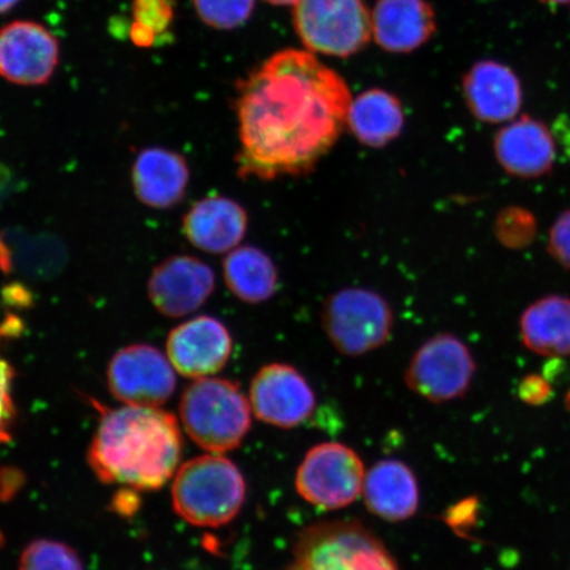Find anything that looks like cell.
Returning <instances> with one entry per match:
<instances>
[{"mask_svg":"<svg viewBox=\"0 0 570 570\" xmlns=\"http://www.w3.org/2000/svg\"><path fill=\"white\" fill-rule=\"evenodd\" d=\"M352 99L344 78L306 49L271 56L238 85L239 177L311 174L337 145Z\"/></svg>","mask_w":570,"mask_h":570,"instance_id":"1","label":"cell"},{"mask_svg":"<svg viewBox=\"0 0 570 570\" xmlns=\"http://www.w3.org/2000/svg\"><path fill=\"white\" fill-rule=\"evenodd\" d=\"M181 454V431L173 413L125 404L102 411L88 462L104 483L148 491L173 479Z\"/></svg>","mask_w":570,"mask_h":570,"instance_id":"2","label":"cell"},{"mask_svg":"<svg viewBox=\"0 0 570 570\" xmlns=\"http://www.w3.org/2000/svg\"><path fill=\"white\" fill-rule=\"evenodd\" d=\"M246 482L237 465L220 454H206L178 468L173 483L176 514L196 527L217 529L237 518Z\"/></svg>","mask_w":570,"mask_h":570,"instance_id":"3","label":"cell"},{"mask_svg":"<svg viewBox=\"0 0 570 570\" xmlns=\"http://www.w3.org/2000/svg\"><path fill=\"white\" fill-rule=\"evenodd\" d=\"M252 404L237 383L199 377L185 389L180 417L185 432L204 451L223 454L237 449L252 430Z\"/></svg>","mask_w":570,"mask_h":570,"instance_id":"4","label":"cell"},{"mask_svg":"<svg viewBox=\"0 0 570 570\" xmlns=\"http://www.w3.org/2000/svg\"><path fill=\"white\" fill-rule=\"evenodd\" d=\"M289 570H399L386 546L355 520L306 527L296 539Z\"/></svg>","mask_w":570,"mask_h":570,"instance_id":"5","label":"cell"},{"mask_svg":"<svg viewBox=\"0 0 570 570\" xmlns=\"http://www.w3.org/2000/svg\"><path fill=\"white\" fill-rule=\"evenodd\" d=\"M321 324L341 354L358 356L390 340L394 315L382 295L367 288H342L326 298Z\"/></svg>","mask_w":570,"mask_h":570,"instance_id":"6","label":"cell"},{"mask_svg":"<svg viewBox=\"0 0 570 570\" xmlns=\"http://www.w3.org/2000/svg\"><path fill=\"white\" fill-rule=\"evenodd\" d=\"M294 24L306 51L341 59L361 52L373 36L363 0H298Z\"/></svg>","mask_w":570,"mask_h":570,"instance_id":"7","label":"cell"},{"mask_svg":"<svg viewBox=\"0 0 570 570\" xmlns=\"http://www.w3.org/2000/svg\"><path fill=\"white\" fill-rule=\"evenodd\" d=\"M365 465L351 446L324 443L306 453L296 473L304 501L326 511L347 508L362 494Z\"/></svg>","mask_w":570,"mask_h":570,"instance_id":"8","label":"cell"},{"mask_svg":"<svg viewBox=\"0 0 570 570\" xmlns=\"http://www.w3.org/2000/svg\"><path fill=\"white\" fill-rule=\"evenodd\" d=\"M475 362L463 342L441 333L420 346L404 381L411 391L431 403H448L466 394L472 386Z\"/></svg>","mask_w":570,"mask_h":570,"instance_id":"9","label":"cell"},{"mask_svg":"<svg viewBox=\"0 0 570 570\" xmlns=\"http://www.w3.org/2000/svg\"><path fill=\"white\" fill-rule=\"evenodd\" d=\"M107 386L127 405L160 407L176 390L173 363L151 345H131L112 356Z\"/></svg>","mask_w":570,"mask_h":570,"instance_id":"10","label":"cell"},{"mask_svg":"<svg viewBox=\"0 0 570 570\" xmlns=\"http://www.w3.org/2000/svg\"><path fill=\"white\" fill-rule=\"evenodd\" d=\"M248 401L256 419L283 430L302 425L316 409L311 384L287 363L263 366L249 386Z\"/></svg>","mask_w":570,"mask_h":570,"instance_id":"11","label":"cell"},{"mask_svg":"<svg viewBox=\"0 0 570 570\" xmlns=\"http://www.w3.org/2000/svg\"><path fill=\"white\" fill-rule=\"evenodd\" d=\"M59 59V41L45 26L17 20L0 28V77L4 80L39 87L51 80Z\"/></svg>","mask_w":570,"mask_h":570,"instance_id":"12","label":"cell"},{"mask_svg":"<svg viewBox=\"0 0 570 570\" xmlns=\"http://www.w3.org/2000/svg\"><path fill=\"white\" fill-rule=\"evenodd\" d=\"M214 289V271L189 255L170 256L154 269L148 282L149 301L161 315L174 318L202 308Z\"/></svg>","mask_w":570,"mask_h":570,"instance_id":"13","label":"cell"},{"mask_svg":"<svg viewBox=\"0 0 570 570\" xmlns=\"http://www.w3.org/2000/svg\"><path fill=\"white\" fill-rule=\"evenodd\" d=\"M233 353L229 330L216 317L198 316L178 325L167 341V355L183 376H212L223 370Z\"/></svg>","mask_w":570,"mask_h":570,"instance_id":"14","label":"cell"},{"mask_svg":"<svg viewBox=\"0 0 570 570\" xmlns=\"http://www.w3.org/2000/svg\"><path fill=\"white\" fill-rule=\"evenodd\" d=\"M462 89L470 112L482 122H508L522 107V85L514 71L502 62L474 63L463 76Z\"/></svg>","mask_w":570,"mask_h":570,"instance_id":"15","label":"cell"},{"mask_svg":"<svg viewBox=\"0 0 570 570\" xmlns=\"http://www.w3.org/2000/svg\"><path fill=\"white\" fill-rule=\"evenodd\" d=\"M436 28V13L426 0H377L372 12L374 40L390 53L416 51Z\"/></svg>","mask_w":570,"mask_h":570,"instance_id":"16","label":"cell"},{"mask_svg":"<svg viewBox=\"0 0 570 570\" xmlns=\"http://www.w3.org/2000/svg\"><path fill=\"white\" fill-rule=\"evenodd\" d=\"M247 212L227 197L199 199L184 217L183 229L191 245L209 254H226L244 240Z\"/></svg>","mask_w":570,"mask_h":570,"instance_id":"17","label":"cell"},{"mask_svg":"<svg viewBox=\"0 0 570 570\" xmlns=\"http://www.w3.org/2000/svg\"><path fill=\"white\" fill-rule=\"evenodd\" d=\"M131 175L139 202L161 210L183 202L190 177L184 156L159 147L142 149L134 161Z\"/></svg>","mask_w":570,"mask_h":570,"instance_id":"18","label":"cell"},{"mask_svg":"<svg viewBox=\"0 0 570 570\" xmlns=\"http://www.w3.org/2000/svg\"><path fill=\"white\" fill-rule=\"evenodd\" d=\"M494 148L499 164L509 174L524 178L543 176L556 159L551 131L531 117L502 128L497 134Z\"/></svg>","mask_w":570,"mask_h":570,"instance_id":"19","label":"cell"},{"mask_svg":"<svg viewBox=\"0 0 570 570\" xmlns=\"http://www.w3.org/2000/svg\"><path fill=\"white\" fill-rule=\"evenodd\" d=\"M366 508L387 522H404L419 509V483L404 462L383 460L366 473L362 489Z\"/></svg>","mask_w":570,"mask_h":570,"instance_id":"20","label":"cell"},{"mask_svg":"<svg viewBox=\"0 0 570 570\" xmlns=\"http://www.w3.org/2000/svg\"><path fill=\"white\" fill-rule=\"evenodd\" d=\"M405 114L401 99L383 89H368L352 99L346 127L362 146L383 148L401 137Z\"/></svg>","mask_w":570,"mask_h":570,"instance_id":"21","label":"cell"},{"mask_svg":"<svg viewBox=\"0 0 570 570\" xmlns=\"http://www.w3.org/2000/svg\"><path fill=\"white\" fill-rule=\"evenodd\" d=\"M224 277L232 294L246 304L268 302L279 285V273L274 261L254 246H238L227 253Z\"/></svg>","mask_w":570,"mask_h":570,"instance_id":"22","label":"cell"},{"mask_svg":"<svg viewBox=\"0 0 570 570\" xmlns=\"http://www.w3.org/2000/svg\"><path fill=\"white\" fill-rule=\"evenodd\" d=\"M523 344L547 356L570 354V301L550 296L532 304L520 320Z\"/></svg>","mask_w":570,"mask_h":570,"instance_id":"23","label":"cell"},{"mask_svg":"<svg viewBox=\"0 0 570 570\" xmlns=\"http://www.w3.org/2000/svg\"><path fill=\"white\" fill-rule=\"evenodd\" d=\"M18 570H85L73 548L61 541L39 539L21 552Z\"/></svg>","mask_w":570,"mask_h":570,"instance_id":"24","label":"cell"},{"mask_svg":"<svg viewBox=\"0 0 570 570\" xmlns=\"http://www.w3.org/2000/svg\"><path fill=\"white\" fill-rule=\"evenodd\" d=\"M197 16L214 30L230 31L252 18L255 0H194Z\"/></svg>","mask_w":570,"mask_h":570,"instance_id":"25","label":"cell"},{"mask_svg":"<svg viewBox=\"0 0 570 570\" xmlns=\"http://www.w3.org/2000/svg\"><path fill=\"white\" fill-rule=\"evenodd\" d=\"M533 234L534 220L524 210H505L498 218L497 235L504 245L510 247L527 245L533 237Z\"/></svg>","mask_w":570,"mask_h":570,"instance_id":"26","label":"cell"},{"mask_svg":"<svg viewBox=\"0 0 570 570\" xmlns=\"http://www.w3.org/2000/svg\"><path fill=\"white\" fill-rule=\"evenodd\" d=\"M132 17L160 36L169 30L175 12L169 0H132Z\"/></svg>","mask_w":570,"mask_h":570,"instance_id":"27","label":"cell"},{"mask_svg":"<svg viewBox=\"0 0 570 570\" xmlns=\"http://www.w3.org/2000/svg\"><path fill=\"white\" fill-rule=\"evenodd\" d=\"M16 370L9 362L0 358V444L9 443L13 420H16V403L12 397Z\"/></svg>","mask_w":570,"mask_h":570,"instance_id":"28","label":"cell"},{"mask_svg":"<svg viewBox=\"0 0 570 570\" xmlns=\"http://www.w3.org/2000/svg\"><path fill=\"white\" fill-rule=\"evenodd\" d=\"M550 252L562 266L570 267V210L562 213L552 227Z\"/></svg>","mask_w":570,"mask_h":570,"instance_id":"29","label":"cell"},{"mask_svg":"<svg viewBox=\"0 0 570 570\" xmlns=\"http://www.w3.org/2000/svg\"><path fill=\"white\" fill-rule=\"evenodd\" d=\"M550 395V383L539 375L527 376L525 380L520 383L519 396L525 403L538 405L547 402Z\"/></svg>","mask_w":570,"mask_h":570,"instance_id":"30","label":"cell"},{"mask_svg":"<svg viewBox=\"0 0 570 570\" xmlns=\"http://www.w3.org/2000/svg\"><path fill=\"white\" fill-rule=\"evenodd\" d=\"M130 38L135 46L140 48L153 47L156 38V35L153 30H149L148 27L138 23V21H134L130 28Z\"/></svg>","mask_w":570,"mask_h":570,"instance_id":"31","label":"cell"},{"mask_svg":"<svg viewBox=\"0 0 570 570\" xmlns=\"http://www.w3.org/2000/svg\"><path fill=\"white\" fill-rule=\"evenodd\" d=\"M19 2L20 0H0V16L12 10Z\"/></svg>","mask_w":570,"mask_h":570,"instance_id":"32","label":"cell"},{"mask_svg":"<svg viewBox=\"0 0 570 570\" xmlns=\"http://www.w3.org/2000/svg\"><path fill=\"white\" fill-rule=\"evenodd\" d=\"M266 2L275 6H295L298 2V0H266Z\"/></svg>","mask_w":570,"mask_h":570,"instance_id":"33","label":"cell"},{"mask_svg":"<svg viewBox=\"0 0 570 570\" xmlns=\"http://www.w3.org/2000/svg\"><path fill=\"white\" fill-rule=\"evenodd\" d=\"M540 2L546 4H568L570 0H540Z\"/></svg>","mask_w":570,"mask_h":570,"instance_id":"34","label":"cell"},{"mask_svg":"<svg viewBox=\"0 0 570 570\" xmlns=\"http://www.w3.org/2000/svg\"><path fill=\"white\" fill-rule=\"evenodd\" d=\"M2 541H3V537H2V533H0V544H2Z\"/></svg>","mask_w":570,"mask_h":570,"instance_id":"35","label":"cell"}]
</instances>
